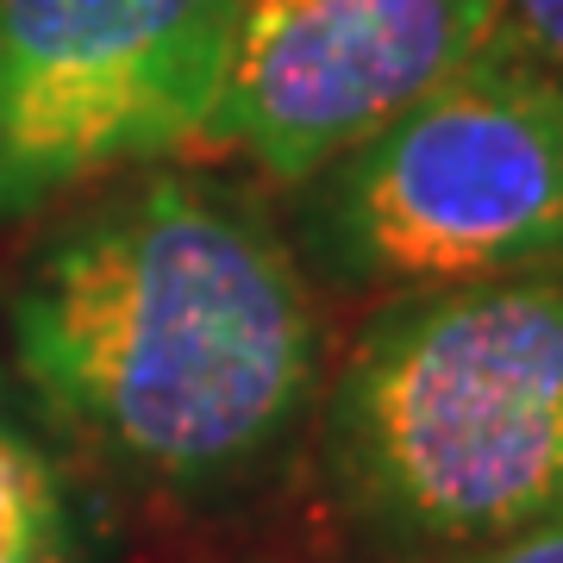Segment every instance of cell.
<instances>
[{
  "label": "cell",
  "mask_w": 563,
  "mask_h": 563,
  "mask_svg": "<svg viewBox=\"0 0 563 563\" xmlns=\"http://www.w3.org/2000/svg\"><path fill=\"white\" fill-rule=\"evenodd\" d=\"M0 369L107 488L220 507L301 444L332 363L288 225L239 181L151 163L32 244Z\"/></svg>",
  "instance_id": "1"
},
{
  "label": "cell",
  "mask_w": 563,
  "mask_h": 563,
  "mask_svg": "<svg viewBox=\"0 0 563 563\" xmlns=\"http://www.w3.org/2000/svg\"><path fill=\"white\" fill-rule=\"evenodd\" d=\"M325 501L395 563L563 514V282L388 295L313 407Z\"/></svg>",
  "instance_id": "2"
},
{
  "label": "cell",
  "mask_w": 563,
  "mask_h": 563,
  "mask_svg": "<svg viewBox=\"0 0 563 563\" xmlns=\"http://www.w3.org/2000/svg\"><path fill=\"white\" fill-rule=\"evenodd\" d=\"M288 195L307 276L339 295L563 282V81L488 44Z\"/></svg>",
  "instance_id": "3"
},
{
  "label": "cell",
  "mask_w": 563,
  "mask_h": 563,
  "mask_svg": "<svg viewBox=\"0 0 563 563\" xmlns=\"http://www.w3.org/2000/svg\"><path fill=\"white\" fill-rule=\"evenodd\" d=\"M239 0H0V225L201 151Z\"/></svg>",
  "instance_id": "4"
},
{
  "label": "cell",
  "mask_w": 563,
  "mask_h": 563,
  "mask_svg": "<svg viewBox=\"0 0 563 563\" xmlns=\"http://www.w3.org/2000/svg\"><path fill=\"white\" fill-rule=\"evenodd\" d=\"M488 44L495 0H239L201 151L301 188Z\"/></svg>",
  "instance_id": "5"
},
{
  "label": "cell",
  "mask_w": 563,
  "mask_h": 563,
  "mask_svg": "<svg viewBox=\"0 0 563 563\" xmlns=\"http://www.w3.org/2000/svg\"><path fill=\"white\" fill-rule=\"evenodd\" d=\"M107 495L0 369V563H113Z\"/></svg>",
  "instance_id": "6"
},
{
  "label": "cell",
  "mask_w": 563,
  "mask_h": 563,
  "mask_svg": "<svg viewBox=\"0 0 563 563\" xmlns=\"http://www.w3.org/2000/svg\"><path fill=\"white\" fill-rule=\"evenodd\" d=\"M495 44L563 81V0H495Z\"/></svg>",
  "instance_id": "7"
},
{
  "label": "cell",
  "mask_w": 563,
  "mask_h": 563,
  "mask_svg": "<svg viewBox=\"0 0 563 563\" xmlns=\"http://www.w3.org/2000/svg\"><path fill=\"white\" fill-rule=\"evenodd\" d=\"M432 563H563V514L558 520H539V526H520L507 539H488L476 551H451V558H432Z\"/></svg>",
  "instance_id": "8"
}]
</instances>
